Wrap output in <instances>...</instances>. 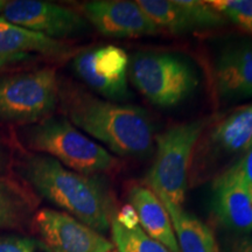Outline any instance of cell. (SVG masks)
I'll use <instances>...</instances> for the list:
<instances>
[{
  "label": "cell",
  "mask_w": 252,
  "mask_h": 252,
  "mask_svg": "<svg viewBox=\"0 0 252 252\" xmlns=\"http://www.w3.org/2000/svg\"><path fill=\"white\" fill-rule=\"evenodd\" d=\"M201 138L203 140L195 149L191 162L196 178L213 172L224 157L245 153L252 146V103L220 119L209 133H202Z\"/></svg>",
  "instance_id": "ba28073f"
},
{
  "label": "cell",
  "mask_w": 252,
  "mask_h": 252,
  "mask_svg": "<svg viewBox=\"0 0 252 252\" xmlns=\"http://www.w3.org/2000/svg\"><path fill=\"white\" fill-rule=\"evenodd\" d=\"M39 239L50 252H113L115 245L102 234L68 214L41 209L33 215Z\"/></svg>",
  "instance_id": "30bf717a"
},
{
  "label": "cell",
  "mask_w": 252,
  "mask_h": 252,
  "mask_svg": "<svg viewBox=\"0 0 252 252\" xmlns=\"http://www.w3.org/2000/svg\"><path fill=\"white\" fill-rule=\"evenodd\" d=\"M1 17L9 23L52 39H68L84 33L88 21L74 9L42 0H9Z\"/></svg>",
  "instance_id": "9c48e42d"
},
{
  "label": "cell",
  "mask_w": 252,
  "mask_h": 252,
  "mask_svg": "<svg viewBox=\"0 0 252 252\" xmlns=\"http://www.w3.org/2000/svg\"><path fill=\"white\" fill-rule=\"evenodd\" d=\"M115 219L117 220L119 224H122L123 226H125V228L127 229H132L134 228V226L139 225L137 213H135V210L133 209V207H132L131 204L123 208L121 213L115 214Z\"/></svg>",
  "instance_id": "7402d4cb"
},
{
  "label": "cell",
  "mask_w": 252,
  "mask_h": 252,
  "mask_svg": "<svg viewBox=\"0 0 252 252\" xmlns=\"http://www.w3.org/2000/svg\"><path fill=\"white\" fill-rule=\"evenodd\" d=\"M213 204L225 228L241 235L252 231V184L245 181L236 162L214 182Z\"/></svg>",
  "instance_id": "7c38bea8"
},
{
  "label": "cell",
  "mask_w": 252,
  "mask_h": 252,
  "mask_svg": "<svg viewBox=\"0 0 252 252\" xmlns=\"http://www.w3.org/2000/svg\"><path fill=\"white\" fill-rule=\"evenodd\" d=\"M18 175L39 196L103 234L110 230L113 203L99 176L67 168L45 154L28 152L15 162Z\"/></svg>",
  "instance_id": "7a4b0ae2"
},
{
  "label": "cell",
  "mask_w": 252,
  "mask_h": 252,
  "mask_svg": "<svg viewBox=\"0 0 252 252\" xmlns=\"http://www.w3.org/2000/svg\"><path fill=\"white\" fill-rule=\"evenodd\" d=\"M135 2L158 30L161 28L178 34L197 30L181 0H138Z\"/></svg>",
  "instance_id": "ac0fdd59"
},
{
  "label": "cell",
  "mask_w": 252,
  "mask_h": 252,
  "mask_svg": "<svg viewBox=\"0 0 252 252\" xmlns=\"http://www.w3.org/2000/svg\"><path fill=\"white\" fill-rule=\"evenodd\" d=\"M208 2L242 31L252 34V0H213Z\"/></svg>",
  "instance_id": "ffe728a7"
},
{
  "label": "cell",
  "mask_w": 252,
  "mask_h": 252,
  "mask_svg": "<svg viewBox=\"0 0 252 252\" xmlns=\"http://www.w3.org/2000/svg\"><path fill=\"white\" fill-rule=\"evenodd\" d=\"M35 198L23 186L0 178V229H19L33 219Z\"/></svg>",
  "instance_id": "e0dca14e"
},
{
  "label": "cell",
  "mask_w": 252,
  "mask_h": 252,
  "mask_svg": "<svg viewBox=\"0 0 252 252\" xmlns=\"http://www.w3.org/2000/svg\"><path fill=\"white\" fill-rule=\"evenodd\" d=\"M6 4H7V0H0V14H1L2 11H4Z\"/></svg>",
  "instance_id": "4316f807"
},
{
  "label": "cell",
  "mask_w": 252,
  "mask_h": 252,
  "mask_svg": "<svg viewBox=\"0 0 252 252\" xmlns=\"http://www.w3.org/2000/svg\"><path fill=\"white\" fill-rule=\"evenodd\" d=\"M60 81L55 69L0 76V123L36 124L53 116L59 104Z\"/></svg>",
  "instance_id": "8992f818"
},
{
  "label": "cell",
  "mask_w": 252,
  "mask_h": 252,
  "mask_svg": "<svg viewBox=\"0 0 252 252\" xmlns=\"http://www.w3.org/2000/svg\"><path fill=\"white\" fill-rule=\"evenodd\" d=\"M21 144L33 153L45 154L67 168L98 175L117 168L118 160L71 124L65 117H50L24 126L18 132Z\"/></svg>",
  "instance_id": "3957f363"
},
{
  "label": "cell",
  "mask_w": 252,
  "mask_h": 252,
  "mask_svg": "<svg viewBox=\"0 0 252 252\" xmlns=\"http://www.w3.org/2000/svg\"><path fill=\"white\" fill-rule=\"evenodd\" d=\"M214 87L224 100L252 97V42L228 45L217 55L213 68Z\"/></svg>",
  "instance_id": "4fadbf2b"
},
{
  "label": "cell",
  "mask_w": 252,
  "mask_h": 252,
  "mask_svg": "<svg viewBox=\"0 0 252 252\" xmlns=\"http://www.w3.org/2000/svg\"><path fill=\"white\" fill-rule=\"evenodd\" d=\"M130 60L121 47L106 45L75 56L72 70L88 87L108 100L122 103L131 99L128 89Z\"/></svg>",
  "instance_id": "52a82bcc"
},
{
  "label": "cell",
  "mask_w": 252,
  "mask_h": 252,
  "mask_svg": "<svg viewBox=\"0 0 252 252\" xmlns=\"http://www.w3.org/2000/svg\"><path fill=\"white\" fill-rule=\"evenodd\" d=\"M128 201L137 213L140 228L171 252H179L171 219L160 198L149 188L133 186Z\"/></svg>",
  "instance_id": "9a60e30c"
},
{
  "label": "cell",
  "mask_w": 252,
  "mask_h": 252,
  "mask_svg": "<svg viewBox=\"0 0 252 252\" xmlns=\"http://www.w3.org/2000/svg\"><path fill=\"white\" fill-rule=\"evenodd\" d=\"M230 252H252V238L242 237L236 239L230 248Z\"/></svg>",
  "instance_id": "d4e9b609"
},
{
  "label": "cell",
  "mask_w": 252,
  "mask_h": 252,
  "mask_svg": "<svg viewBox=\"0 0 252 252\" xmlns=\"http://www.w3.org/2000/svg\"><path fill=\"white\" fill-rule=\"evenodd\" d=\"M174 230L179 252H217L212 229L206 223L166 198H160Z\"/></svg>",
  "instance_id": "2e32d148"
},
{
  "label": "cell",
  "mask_w": 252,
  "mask_h": 252,
  "mask_svg": "<svg viewBox=\"0 0 252 252\" xmlns=\"http://www.w3.org/2000/svg\"><path fill=\"white\" fill-rule=\"evenodd\" d=\"M128 76L145 98L161 109L180 105L195 93L200 82L188 59L157 50L135 53L128 64Z\"/></svg>",
  "instance_id": "277c9868"
},
{
  "label": "cell",
  "mask_w": 252,
  "mask_h": 252,
  "mask_svg": "<svg viewBox=\"0 0 252 252\" xmlns=\"http://www.w3.org/2000/svg\"><path fill=\"white\" fill-rule=\"evenodd\" d=\"M113 252H117V251H113Z\"/></svg>",
  "instance_id": "83f0119b"
},
{
  "label": "cell",
  "mask_w": 252,
  "mask_h": 252,
  "mask_svg": "<svg viewBox=\"0 0 252 252\" xmlns=\"http://www.w3.org/2000/svg\"><path fill=\"white\" fill-rule=\"evenodd\" d=\"M71 48L62 41L26 30L0 15V56H28L33 54L47 58H64Z\"/></svg>",
  "instance_id": "5bb4252c"
},
{
  "label": "cell",
  "mask_w": 252,
  "mask_h": 252,
  "mask_svg": "<svg viewBox=\"0 0 252 252\" xmlns=\"http://www.w3.org/2000/svg\"><path fill=\"white\" fill-rule=\"evenodd\" d=\"M236 163L245 181L252 184V146L245 152V156L242 157Z\"/></svg>",
  "instance_id": "603a6c76"
},
{
  "label": "cell",
  "mask_w": 252,
  "mask_h": 252,
  "mask_svg": "<svg viewBox=\"0 0 252 252\" xmlns=\"http://www.w3.org/2000/svg\"><path fill=\"white\" fill-rule=\"evenodd\" d=\"M59 103L71 124L118 156L144 157L152 150L154 126L139 106L98 98L68 82H60Z\"/></svg>",
  "instance_id": "6da1fadb"
},
{
  "label": "cell",
  "mask_w": 252,
  "mask_h": 252,
  "mask_svg": "<svg viewBox=\"0 0 252 252\" xmlns=\"http://www.w3.org/2000/svg\"><path fill=\"white\" fill-rule=\"evenodd\" d=\"M0 252H50L40 239L23 235H0Z\"/></svg>",
  "instance_id": "44dd1931"
},
{
  "label": "cell",
  "mask_w": 252,
  "mask_h": 252,
  "mask_svg": "<svg viewBox=\"0 0 252 252\" xmlns=\"http://www.w3.org/2000/svg\"><path fill=\"white\" fill-rule=\"evenodd\" d=\"M110 230L117 252H171L159 242L151 238L140 225L132 229L125 228L119 224L115 215L111 219Z\"/></svg>",
  "instance_id": "d6986e66"
},
{
  "label": "cell",
  "mask_w": 252,
  "mask_h": 252,
  "mask_svg": "<svg viewBox=\"0 0 252 252\" xmlns=\"http://www.w3.org/2000/svg\"><path fill=\"white\" fill-rule=\"evenodd\" d=\"M11 166V153L6 144L0 138V178H7V173Z\"/></svg>",
  "instance_id": "cb8c5ba5"
},
{
  "label": "cell",
  "mask_w": 252,
  "mask_h": 252,
  "mask_svg": "<svg viewBox=\"0 0 252 252\" xmlns=\"http://www.w3.org/2000/svg\"><path fill=\"white\" fill-rule=\"evenodd\" d=\"M31 59L33 58H28V56H0V70L6 67H9V65L26 62Z\"/></svg>",
  "instance_id": "484cf974"
},
{
  "label": "cell",
  "mask_w": 252,
  "mask_h": 252,
  "mask_svg": "<svg viewBox=\"0 0 252 252\" xmlns=\"http://www.w3.org/2000/svg\"><path fill=\"white\" fill-rule=\"evenodd\" d=\"M82 11L86 20L105 36L141 37L159 31L135 1L93 0L84 2Z\"/></svg>",
  "instance_id": "8fae6325"
},
{
  "label": "cell",
  "mask_w": 252,
  "mask_h": 252,
  "mask_svg": "<svg viewBox=\"0 0 252 252\" xmlns=\"http://www.w3.org/2000/svg\"><path fill=\"white\" fill-rule=\"evenodd\" d=\"M210 122L203 118L181 123L157 135V153L147 181L158 197L182 206L195 149Z\"/></svg>",
  "instance_id": "5b68a950"
}]
</instances>
